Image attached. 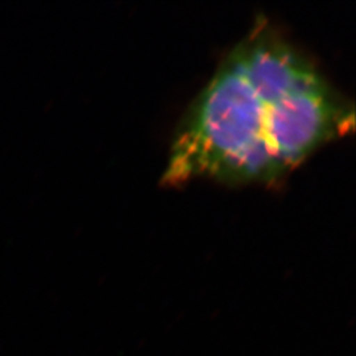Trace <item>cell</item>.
Here are the masks:
<instances>
[{"instance_id": "cell-1", "label": "cell", "mask_w": 356, "mask_h": 356, "mask_svg": "<svg viewBox=\"0 0 356 356\" xmlns=\"http://www.w3.org/2000/svg\"><path fill=\"white\" fill-rule=\"evenodd\" d=\"M354 115L317 65L257 22L182 119L163 181L275 182L351 132Z\"/></svg>"}]
</instances>
